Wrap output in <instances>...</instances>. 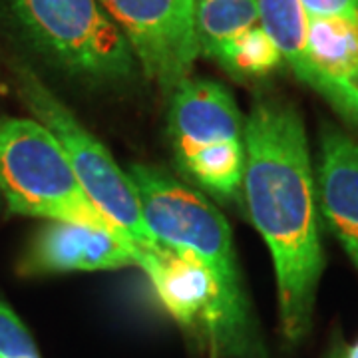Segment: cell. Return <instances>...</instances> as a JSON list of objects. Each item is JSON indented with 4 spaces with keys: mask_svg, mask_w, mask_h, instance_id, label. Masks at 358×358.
<instances>
[{
    "mask_svg": "<svg viewBox=\"0 0 358 358\" xmlns=\"http://www.w3.org/2000/svg\"><path fill=\"white\" fill-rule=\"evenodd\" d=\"M241 189L273 257L281 333L299 345L313 327L324 251L307 129L291 102L259 96L251 106Z\"/></svg>",
    "mask_w": 358,
    "mask_h": 358,
    "instance_id": "obj_1",
    "label": "cell"
},
{
    "mask_svg": "<svg viewBox=\"0 0 358 358\" xmlns=\"http://www.w3.org/2000/svg\"><path fill=\"white\" fill-rule=\"evenodd\" d=\"M128 176L138 189L145 225L155 239L164 247L195 257L217 282L225 331L223 357H255L261 352L259 334L225 215L203 193L159 167L129 164Z\"/></svg>",
    "mask_w": 358,
    "mask_h": 358,
    "instance_id": "obj_2",
    "label": "cell"
},
{
    "mask_svg": "<svg viewBox=\"0 0 358 358\" xmlns=\"http://www.w3.org/2000/svg\"><path fill=\"white\" fill-rule=\"evenodd\" d=\"M0 199L18 215L78 223L131 241L92 203L62 145L34 117H0Z\"/></svg>",
    "mask_w": 358,
    "mask_h": 358,
    "instance_id": "obj_3",
    "label": "cell"
},
{
    "mask_svg": "<svg viewBox=\"0 0 358 358\" xmlns=\"http://www.w3.org/2000/svg\"><path fill=\"white\" fill-rule=\"evenodd\" d=\"M167 134L179 173L221 199L243 192L245 122L227 86L187 78L169 96Z\"/></svg>",
    "mask_w": 358,
    "mask_h": 358,
    "instance_id": "obj_4",
    "label": "cell"
},
{
    "mask_svg": "<svg viewBox=\"0 0 358 358\" xmlns=\"http://www.w3.org/2000/svg\"><path fill=\"white\" fill-rule=\"evenodd\" d=\"M24 38L54 66L90 84H120L138 60L100 0H2Z\"/></svg>",
    "mask_w": 358,
    "mask_h": 358,
    "instance_id": "obj_5",
    "label": "cell"
},
{
    "mask_svg": "<svg viewBox=\"0 0 358 358\" xmlns=\"http://www.w3.org/2000/svg\"><path fill=\"white\" fill-rule=\"evenodd\" d=\"M14 84L32 117L50 129L52 136L62 145L78 181L100 213L140 249H159L162 243L145 225L134 181L108 152L103 141L84 128L72 110L40 80L30 66L22 62L14 64Z\"/></svg>",
    "mask_w": 358,
    "mask_h": 358,
    "instance_id": "obj_6",
    "label": "cell"
},
{
    "mask_svg": "<svg viewBox=\"0 0 358 358\" xmlns=\"http://www.w3.org/2000/svg\"><path fill=\"white\" fill-rule=\"evenodd\" d=\"M128 40L143 76L171 96L201 54L193 0H100Z\"/></svg>",
    "mask_w": 358,
    "mask_h": 358,
    "instance_id": "obj_7",
    "label": "cell"
},
{
    "mask_svg": "<svg viewBox=\"0 0 358 358\" xmlns=\"http://www.w3.org/2000/svg\"><path fill=\"white\" fill-rule=\"evenodd\" d=\"M138 268L145 273L159 303L179 327L195 331L211 345L213 357H223L225 331L219 289L211 273L195 257L159 247L145 251Z\"/></svg>",
    "mask_w": 358,
    "mask_h": 358,
    "instance_id": "obj_8",
    "label": "cell"
},
{
    "mask_svg": "<svg viewBox=\"0 0 358 358\" xmlns=\"http://www.w3.org/2000/svg\"><path fill=\"white\" fill-rule=\"evenodd\" d=\"M143 249L108 231L78 223L46 221L28 241L18 261L22 277L98 273L138 267Z\"/></svg>",
    "mask_w": 358,
    "mask_h": 358,
    "instance_id": "obj_9",
    "label": "cell"
},
{
    "mask_svg": "<svg viewBox=\"0 0 358 358\" xmlns=\"http://www.w3.org/2000/svg\"><path fill=\"white\" fill-rule=\"evenodd\" d=\"M319 211L358 271V141L324 124L317 164Z\"/></svg>",
    "mask_w": 358,
    "mask_h": 358,
    "instance_id": "obj_10",
    "label": "cell"
},
{
    "mask_svg": "<svg viewBox=\"0 0 358 358\" xmlns=\"http://www.w3.org/2000/svg\"><path fill=\"white\" fill-rule=\"evenodd\" d=\"M259 14L294 76L331 103L350 128L358 129V92L336 84L315 66L307 46L308 16L301 0H259Z\"/></svg>",
    "mask_w": 358,
    "mask_h": 358,
    "instance_id": "obj_11",
    "label": "cell"
},
{
    "mask_svg": "<svg viewBox=\"0 0 358 358\" xmlns=\"http://www.w3.org/2000/svg\"><path fill=\"white\" fill-rule=\"evenodd\" d=\"M307 46L324 76L358 92V22L338 16H310Z\"/></svg>",
    "mask_w": 358,
    "mask_h": 358,
    "instance_id": "obj_12",
    "label": "cell"
},
{
    "mask_svg": "<svg viewBox=\"0 0 358 358\" xmlns=\"http://www.w3.org/2000/svg\"><path fill=\"white\" fill-rule=\"evenodd\" d=\"M193 20L199 50L211 58L227 40L261 24L259 0H193Z\"/></svg>",
    "mask_w": 358,
    "mask_h": 358,
    "instance_id": "obj_13",
    "label": "cell"
},
{
    "mask_svg": "<svg viewBox=\"0 0 358 358\" xmlns=\"http://www.w3.org/2000/svg\"><path fill=\"white\" fill-rule=\"evenodd\" d=\"M211 60L235 78H263L282 62L281 52L263 24H257L227 40Z\"/></svg>",
    "mask_w": 358,
    "mask_h": 358,
    "instance_id": "obj_14",
    "label": "cell"
},
{
    "mask_svg": "<svg viewBox=\"0 0 358 358\" xmlns=\"http://www.w3.org/2000/svg\"><path fill=\"white\" fill-rule=\"evenodd\" d=\"M0 358H42L32 334L4 299H0Z\"/></svg>",
    "mask_w": 358,
    "mask_h": 358,
    "instance_id": "obj_15",
    "label": "cell"
},
{
    "mask_svg": "<svg viewBox=\"0 0 358 358\" xmlns=\"http://www.w3.org/2000/svg\"><path fill=\"white\" fill-rule=\"evenodd\" d=\"M307 16H338L358 22V0H301Z\"/></svg>",
    "mask_w": 358,
    "mask_h": 358,
    "instance_id": "obj_16",
    "label": "cell"
},
{
    "mask_svg": "<svg viewBox=\"0 0 358 358\" xmlns=\"http://www.w3.org/2000/svg\"><path fill=\"white\" fill-rule=\"evenodd\" d=\"M345 358H358V343L348 348V352L345 355Z\"/></svg>",
    "mask_w": 358,
    "mask_h": 358,
    "instance_id": "obj_17",
    "label": "cell"
}]
</instances>
